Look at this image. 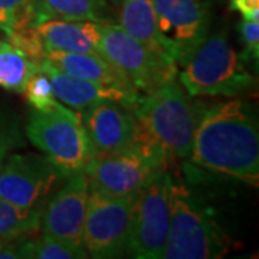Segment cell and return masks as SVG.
Returning a JSON list of instances; mask_svg holds the SVG:
<instances>
[{
    "instance_id": "5b68a950",
    "label": "cell",
    "mask_w": 259,
    "mask_h": 259,
    "mask_svg": "<svg viewBox=\"0 0 259 259\" xmlns=\"http://www.w3.org/2000/svg\"><path fill=\"white\" fill-rule=\"evenodd\" d=\"M140 125V124H139ZM171 157L140 125L136 143L114 154L95 156L82 173L90 182V190L128 197L137 194L158 173L164 171Z\"/></svg>"
},
{
    "instance_id": "4fadbf2b",
    "label": "cell",
    "mask_w": 259,
    "mask_h": 259,
    "mask_svg": "<svg viewBox=\"0 0 259 259\" xmlns=\"http://www.w3.org/2000/svg\"><path fill=\"white\" fill-rule=\"evenodd\" d=\"M88 196L90 182L87 175H72L66 185L48 202L47 209H44L39 228L42 235H51L76 246H82Z\"/></svg>"
},
{
    "instance_id": "52a82bcc",
    "label": "cell",
    "mask_w": 259,
    "mask_h": 259,
    "mask_svg": "<svg viewBox=\"0 0 259 259\" xmlns=\"http://www.w3.org/2000/svg\"><path fill=\"white\" fill-rule=\"evenodd\" d=\"M100 35L98 54L114 65L139 93L147 94L175 81L176 64L130 36L118 23H100Z\"/></svg>"
},
{
    "instance_id": "e0dca14e",
    "label": "cell",
    "mask_w": 259,
    "mask_h": 259,
    "mask_svg": "<svg viewBox=\"0 0 259 259\" xmlns=\"http://www.w3.org/2000/svg\"><path fill=\"white\" fill-rule=\"evenodd\" d=\"M118 25L150 51L167 58L158 39L153 0H124L118 9Z\"/></svg>"
},
{
    "instance_id": "5bb4252c",
    "label": "cell",
    "mask_w": 259,
    "mask_h": 259,
    "mask_svg": "<svg viewBox=\"0 0 259 259\" xmlns=\"http://www.w3.org/2000/svg\"><path fill=\"white\" fill-rule=\"evenodd\" d=\"M39 68L48 75L55 97L68 108L82 112L105 100L131 104L139 98L137 91H130L120 87L94 82L65 74L47 58L39 62Z\"/></svg>"
},
{
    "instance_id": "ba28073f",
    "label": "cell",
    "mask_w": 259,
    "mask_h": 259,
    "mask_svg": "<svg viewBox=\"0 0 259 259\" xmlns=\"http://www.w3.org/2000/svg\"><path fill=\"white\" fill-rule=\"evenodd\" d=\"M170 183L167 170L158 173L134 196L128 250L139 259H161L170 226Z\"/></svg>"
},
{
    "instance_id": "8992f818",
    "label": "cell",
    "mask_w": 259,
    "mask_h": 259,
    "mask_svg": "<svg viewBox=\"0 0 259 259\" xmlns=\"http://www.w3.org/2000/svg\"><path fill=\"white\" fill-rule=\"evenodd\" d=\"M26 136L65 176L83 171L94 157V150L82 120L66 105L52 111L30 112Z\"/></svg>"
},
{
    "instance_id": "30bf717a",
    "label": "cell",
    "mask_w": 259,
    "mask_h": 259,
    "mask_svg": "<svg viewBox=\"0 0 259 259\" xmlns=\"http://www.w3.org/2000/svg\"><path fill=\"white\" fill-rule=\"evenodd\" d=\"M134 196L114 197L90 190L82 231V246L88 256L112 259L127 253Z\"/></svg>"
},
{
    "instance_id": "cb8c5ba5",
    "label": "cell",
    "mask_w": 259,
    "mask_h": 259,
    "mask_svg": "<svg viewBox=\"0 0 259 259\" xmlns=\"http://www.w3.org/2000/svg\"><path fill=\"white\" fill-rule=\"evenodd\" d=\"M6 36L9 39L10 45L18 48L19 51H22L29 59L35 61L36 64L47 58L48 49L40 35L37 33L36 26H26V28L18 29V30L8 33Z\"/></svg>"
},
{
    "instance_id": "2e32d148",
    "label": "cell",
    "mask_w": 259,
    "mask_h": 259,
    "mask_svg": "<svg viewBox=\"0 0 259 259\" xmlns=\"http://www.w3.org/2000/svg\"><path fill=\"white\" fill-rule=\"evenodd\" d=\"M47 59L58 66L61 71H64L65 74L87 79V81L107 83V85L120 87L130 91H137L128 82V79L121 74L114 65L110 64L107 59H104L100 54L48 51Z\"/></svg>"
},
{
    "instance_id": "f1b7e54d",
    "label": "cell",
    "mask_w": 259,
    "mask_h": 259,
    "mask_svg": "<svg viewBox=\"0 0 259 259\" xmlns=\"http://www.w3.org/2000/svg\"><path fill=\"white\" fill-rule=\"evenodd\" d=\"M6 242H8V241H5V239H2V238H0V249L3 248V245H5Z\"/></svg>"
},
{
    "instance_id": "83f0119b",
    "label": "cell",
    "mask_w": 259,
    "mask_h": 259,
    "mask_svg": "<svg viewBox=\"0 0 259 259\" xmlns=\"http://www.w3.org/2000/svg\"><path fill=\"white\" fill-rule=\"evenodd\" d=\"M105 2H107V3H108V5H110V6H111L114 10H115V9L118 10V9H120L121 5H122V2H124V0H105Z\"/></svg>"
},
{
    "instance_id": "603a6c76",
    "label": "cell",
    "mask_w": 259,
    "mask_h": 259,
    "mask_svg": "<svg viewBox=\"0 0 259 259\" xmlns=\"http://www.w3.org/2000/svg\"><path fill=\"white\" fill-rule=\"evenodd\" d=\"M23 94L36 111H52L64 107V104H59V100L55 97L48 75L40 68L29 78Z\"/></svg>"
},
{
    "instance_id": "7a4b0ae2",
    "label": "cell",
    "mask_w": 259,
    "mask_h": 259,
    "mask_svg": "<svg viewBox=\"0 0 259 259\" xmlns=\"http://www.w3.org/2000/svg\"><path fill=\"white\" fill-rule=\"evenodd\" d=\"M193 98L176 81H170L139 95L130 107L141 128L170 157L185 160L190 157L194 133L206 110Z\"/></svg>"
},
{
    "instance_id": "9c48e42d",
    "label": "cell",
    "mask_w": 259,
    "mask_h": 259,
    "mask_svg": "<svg viewBox=\"0 0 259 259\" xmlns=\"http://www.w3.org/2000/svg\"><path fill=\"white\" fill-rule=\"evenodd\" d=\"M158 39L164 55L183 66L203 42L210 26L207 0H153Z\"/></svg>"
},
{
    "instance_id": "3957f363",
    "label": "cell",
    "mask_w": 259,
    "mask_h": 259,
    "mask_svg": "<svg viewBox=\"0 0 259 259\" xmlns=\"http://www.w3.org/2000/svg\"><path fill=\"white\" fill-rule=\"evenodd\" d=\"M229 250V238L182 182L171 177L170 226L161 259H216Z\"/></svg>"
},
{
    "instance_id": "d6986e66",
    "label": "cell",
    "mask_w": 259,
    "mask_h": 259,
    "mask_svg": "<svg viewBox=\"0 0 259 259\" xmlns=\"http://www.w3.org/2000/svg\"><path fill=\"white\" fill-rule=\"evenodd\" d=\"M39 69V64L29 59L22 51L3 42L0 47V88L23 94L29 78Z\"/></svg>"
},
{
    "instance_id": "ac0fdd59",
    "label": "cell",
    "mask_w": 259,
    "mask_h": 259,
    "mask_svg": "<svg viewBox=\"0 0 259 259\" xmlns=\"http://www.w3.org/2000/svg\"><path fill=\"white\" fill-rule=\"evenodd\" d=\"M48 18L93 20L98 23H115L111 6L105 0H39Z\"/></svg>"
},
{
    "instance_id": "f546056e",
    "label": "cell",
    "mask_w": 259,
    "mask_h": 259,
    "mask_svg": "<svg viewBox=\"0 0 259 259\" xmlns=\"http://www.w3.org/2000/svg\"><path fill=\"white\" fill-rule=\"evenodd\" d=\"M2 44H3V42H2V40H0V47H2Z\"/></svg>"
},
{
    "instance_id": "484cf974",
    "label": "cell",
    "mask_w": 259,
    "mask_h": 259,
    "mask_svg": "<svg viewBox=\"0 0 259 259\" xmlns=\"http://www.w3.org/2000/svg\"><path fill=\"white\" fill-rule=\"evenodd\" d=\"M238 32L241 36V42L245 47L242 54V59H249L258 62L259 58V20H248L242 19L238 23Z\"/></svg>"
},
{
    "instance_id": "277c9868",
    "label": "cell",
    "mask_w": 259,
    "mask_h": 259,
    "mask_svg": "<svg viewBox=\"0 0 259 259\" xmlns=\"http://www.w3.org/2000/svg\"><path fill=\"white\" fill-rule=\"evenodd\" d=\"M182 68L179 81L190 97H235L256 85L225 30L206 36Z\"/></svg>"
},
{
    "instance_id": "9a60e30c",
    "label": "cell",
    "mask_w": 259,
    "mask_h": 259,
    "mask_svg": "<svg viewBox=\"0 0 259 259\" xmlns=\"http://www.w3.org/2000/svg\"><path fill=\"white\" fill-rule=\"evenodd\" d=\"M48 51L98 54L100 23L93 20L49 18L36 25Z\"/></svg>"
},
{
    "instance_id": "7c38bea8",
    "label": "cell",
    "mask_w": 259,
    "mask_h": 259,
    "mask_svg": "<svg viewBox=\"0 0 259 259\" xmlns=\"http://www.w3.org/2000/svg\"><path fill=\"white\" fill-rule=\"evenodd\" d=\"M81 114L93 144L94 157L127 150L137 140L139 121L127 102L105 100Z\"/></svg>"
},
{
    "instance_id": "4316f807",
    "label": "cell",
    "mask_w": 259,
    "mask_h": 259,
    "mask_svg": "<svg viewBox=\"0 0 259 259\" xmlns=\"http://www.w3.org/2000/svg\"><path fill=\"white\" fill-rule=\"evenodd\" d=\"M229 8L239 12L243 19L259 20V0H229Z\"/></svg>"
},
{
    "instance_id": "d4e9b609",
    "label": "cell",
    "mask_w": 259,
    "mask_h": 259,
    "mask_svg": "<svg viewBox=\"0 0 259 259\" xmlns=\"http://www.w3.org/2000/svg\"><path fill=\"white\" fill-rule=\"evenodd\" d=\"M23 144L22 130L12 115L0 112V167L13 148Z\"/></svg>"
},
{
    "instance_id": "8fae6325",
    "label": "cell",
    "mask_w": 259,
    "mask_h": 259,
    "mask_svg": "<svg viewBox=\"0 0 259 259\" xmlns=\"http://www.w3.org/2000/svg\"><path fill=\"white\" fill-rule=\"evenodd\" d=\"M64 177L47 156L13 153L0 167V199L23 209L36 207Z\"/></svg>"
},
{
    "instance_id": "ffe728a7",
    "label": "cell",
    "mask_w": 259,
    "mask_h": 259,
    "mask_svg": "<svg viewBox=\"0 0 259 259\" xmlns=\"http://www.w3.org/2000/svg\"><path fill=\"white\" fill-rule=\"evenodd\" d=\"M42 207L23 209L0 199V238L5 241H16L35 235L40 228Z\"/></svg>"
},
{
    "instance_id": "6da1fadb",
    "label": "cell",
    "mask_w": 259,
    "mask_h": 259,
    "mask_svg": "<svg viewBox=\"0 0 259 259\" xmlns=\"http://www.w3.org/2000/svg\"><path fill=\"white\" fill-rule=\"evenodd\" d=\"M189 158L196 166L256 187L259 130L249 104L232 100L206 107Z\"/></svg>"
},
{
    "instance_id": "7402d4cb",
    "label": "cell",
    "mask_w": 259,
    "mask_h": 259,
    "mask_svg": "<svg viewBox=\"0 0 259 259\" xmlns=\"http://www.w3.org/2000/svg\"><path fill=\"white\" fill-rule=\"evenodd\" d=\"M48 15L39 0H0V30L6 35L26 28L36 26Z\"/></svg>"
},
{
    "instance_id": "44dd1931",
    "label": "cell",
    "mask_w": 259,
    "mask_h": 259,
    "mask_svg": "<svg viewBox=\"0 0 259 259\" xmlns=\"http://www.w3.org/2000/svg\"><path fill=\"white\" fill-rule=\"evenodd\" d=\"M19 259H85L90 258L82 246L58 239L51 235L23 239L16 243Z\"/></svg>"
}]
</instances>
